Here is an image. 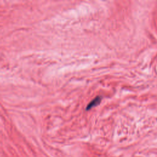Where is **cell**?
I'll use <instances>...</instances> for the list:
<instances>
[{"label": "cell", "instance_id": "obj_1", "mask_svg": "<svg viewBox=\"0 0 157 157\" xmlns=\"http://www.w3.org/2000/svg\"><path fill=\"white\" fill-rule=\"evenodd\" d=\"M101 96H97L94 99H93L86 106V110H90L91 109H92L93 107L98 105L101 101Z\"/></svg>", "mask_w": 157, "mask_h": 157}]
</instances>
